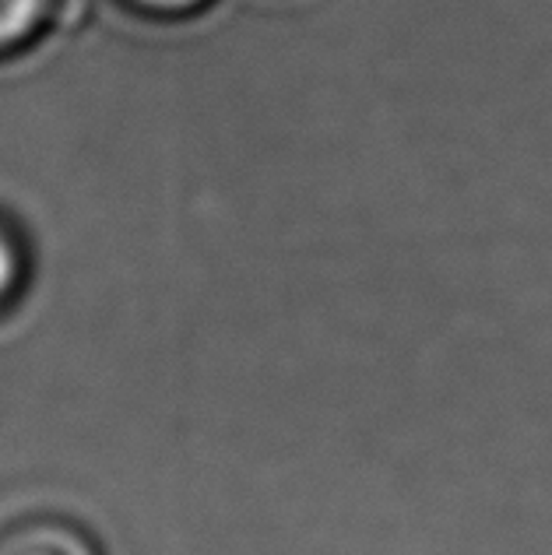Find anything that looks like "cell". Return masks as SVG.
I'll use <instances>...</instances> for the list:
<instances>
[{"label":"cell","instance_id":"7a4b0ae2","mask_svg":"<svg viewBox=\"0 0 552 555\" xmlns=\"http://www.w3.org/2000/svg\"><path fill=\"white\" fill-rule=\"evenodd\" d=\"M56 0H0V56L36 42L53 18Z\"/></svg>","mask_w":552,"mask_h":555},{"label":"cell","instance_id":"6da1fadb","mask_svg":"<svg viewBox=\"0 0 552 555\" xmlns=\"http://www.w3.org/2000/svg\"><path fill=\"white\" fill-rule=\"evenodd\" d=\"M0 555H99V548L78 524L33 517L0 534Z\"/></svg>","mask_w":552,"mask_h":555},{"label":"cell","instance_id":"277c9868","mask_svg":"<svg viewBox=\"0 0 552 555\" xmlns=\"http://www.w3.org/2000/svg\"><path fill=\"white\" fill-rule=\"evenodd\" d=\"M134 11L155 14V18H180V14H194L208 4V0H124Z\"/></svg>","mask_w":552,"mask_h":555},{"label":"cell","instance_id":"3957f363","mask_svg":"<svg viewBox=\"0 0 552 555\" xmlns=\"http://www.w3.org/2000/svg\"><path fill=\"white\" fill-rule=\"evenodd\" d=\"M25 274H28V257H25L18 232L0 222V313L22 296Z\"/></svg>","mask_w":552,"mask_h":555}]
</instances>
